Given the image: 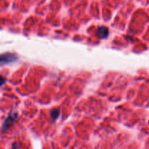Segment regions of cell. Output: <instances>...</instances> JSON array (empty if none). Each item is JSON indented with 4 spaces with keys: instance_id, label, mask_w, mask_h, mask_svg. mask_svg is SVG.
<instances>
[{
    "instance_id": "4",
    "label": "cell",
    "mask_w": 149,
    "mask_h": 149,
    "mask_svg": "<svg viewBox=\"0 0 149 149\" xmlns=\"http://www.w3.org/2000/svg\"><path fill=\"white\" fill-rule=\"evenodd\" d=\"M60 113H61V110L59 109H55L51 111L50 112V116L53 120H56L59 116Z\"/></svg>"
},
{
    "instance_id": "1",
    "label": "cell",
    "mask_w": 149,
    "mask_h": 149,
    "mask_svg": "<svg viewBox=\"0 0 149 149\" xmlns=\"http://www.w3.org/2000/svg\"><path fill=\"white\" fill-rule=\"evenodd\" d=\"M17 117V113L15 111H12L10 114L8 115L7 118L5 119V120L4 121V123L2 125V127H1V131L2 132H5L6 130L9 129L10 127V126H12V125L13 124V122H15L16 119Z\"/></svg>"
},
{
    "instance_id": "5",
    "label": "cell",
    "mask_w": 149,
    "mask_h": 149,
    "mask_svg": "<svg viewBox=\"0 0 149 149\" xmlns=\"http://www.w3.org/2000/svg\"><path fill=\"white\" fill-rule=\"evenodd\" d=\"M4 81H5V79L3 78V77H1V86H2L3 84H4Z\"/></svg>"
},
{
    "instance_id": "2",
    "label": "cell",
    "mask_w": 149,
    "mask_h": 149,
    "mask_svg": "<svg viewBox=\"0 0 149 149\" xmlns=\"http://www.w3.org/2000/svg\"><path fill=\"white\" fill-rule=\"evenodd\" d=\"M17 59V57L16 56L15 54L7 52V53H4L1 55L0 62H1V65H3V64L14 62V61H15Z\"/></svg>"
},
{
    "instance_id": "3",
    "label": "cell",
    "mask_w": 149,
    "mask_h": 149,
    "mask_svg": "<svg viewBox=\"0 0 149 149\" xmlns=\"http://www.w3.org/2000/svg\"><path fill=\"white\" fill-rule=\"evenodd\" d=\"M109 29L105 26H100L97 29V36L100 38V39H106L108 36H109Z\"/></svg>"
}]
</instances>
